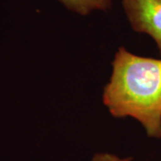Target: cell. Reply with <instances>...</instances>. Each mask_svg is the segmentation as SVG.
<instances>
[{"mask_svg": "<svg viewBox=\"0 0 161 161\" xmlns=\"http://www.w3.org/2000/svg\"><path fill=\"white\" fill-rule=\"evenodd\" d=\"M112 67L102 95L110 114L117 118L131 116L149 137L161 138V58L141 57L120 47Z\"/></svg>", "mask_w": 161, "mask_h": 161, "instance_id": "1", "label": "cell"}, {"mask_svg": "<svg viewBox=\"0 0 161 161\" xmlns=\"http://www.w3.org/2000/svg\"><path fill=\"white\" fill-rule=\"evenodd\" d=\"M132 28L150 36L161 56V0H122Z\"/></svg>", "mask_w": 161, "mask_h": 161, "instance_id": "2", "label": "cell"}, {"mask_svg": "<svg viewBox=\"0 0 161 161\" xmlns=\"http://www.w3.org/2000/svg\"><path fill=\"white\" fill-rule=\"evenodd\" d=\"M65 8L80 15H88L93 11H108L111 0H58Z\"/></svg>", "mask_w": 161, "mask_h": 161, "instance_id": "3", "label": "cell"}, {"mask_svg": "<svg viewBox=\"0 0 161 161\" xmlns=\"http://www.w3.org/2000/svg\"><path fill=\"white\" fill-rule=\"evenodd\" d=\"M92 161H132V158H120L110 153H98L92 158Z\"/></svg>", "mask_w": 161, "mask_h": 161, "instance_id": "4", "label": "cell"}]
</instances>
